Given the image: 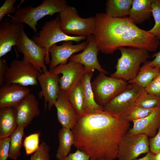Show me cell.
Returning <instances> with one entry per match:
<instances>
[{"label":"cell","mask_w":160,"mask_h":160,"mask_svg":"<svg viewBox=\"0 0 160 160\" xmlns=\"http://www.w3.org/2000/svg\"><path fill=\"white\" fill-rule=\"evenodd\" d=\"M129 127L127 120L104 111L78 116L71 129L73 145L90 160H114L120 141Z\"/></svg>","instance_id":"cell-1"},{"label":"cell","mask_w":160,"mask_h":160,"mask_svg":"<svg viewBox=\"0 0 160 160\" xmlns=\"http://www.w3.org/2000/svg\"><path fill=\"white\" fill-rule=\"evenodd\" d=\"M95 28L92 35L102 53L112 54L121 47L143 48L155 52L160 41L155 36L141 29L129 17L114 18L105 13L95 15Z\"/></svg>","instance_id":"cell-2"},{"label":"cell","mask_w":160,"mask_h":160,"mask_svg":"<svg viewBox=\"0 0 160 160\" xmlns=\"http://www.w3.org/2000/svg\"><path fill=\"white\" fill-rule=\"evenodd\" d=\"M69 6L65 0H44L36 7L30 6L21 7L13 15H7L17 23H25L28 25L37 36L36 26L39 20L48 15L52 16L55 13L60 14Z\"/></svg>","instance_id":"cell-3"},{"label":"cell","mask_w":160,"mask_h":160,"mask_svg":"<svg viewBox=\"0 0 160 160\" xmlns=\"http://www.w3.org/2000/svg\"><path fill=\"white\" fill-rule=\"evenodd\" d=\"M118 49L121 56L118 59L116 71L111 77L129 81L137 76L141 64L150 58L149 51L144 48L134 47H121Z\"/></svg>","instance_id":"cell-4"},{"label":"cell","mask_w":160,"mask_h":160,"mask_svg":"<svg viewBox=\"0 0 160 160\" xmlns=\"http://www.w3.org/2000/svg\"><path fill=\"white\" fill-rule=\"evenodd\" d=\"M87 38L83 36H70L64 33L61 28L59 16L54 19L46 22L39 32L38 36H33L32 39L39 46L46 49L47 54L45 58V63L49 65L51 59L49 49L51 46L62 41H71L78 43Z\"/></svg>","instance_id":"cell-5"},{"label":"cell","mask_w":160,"mask_h":160,"mask_svg":"<svg viewBox=\"0 0 160 160\" xmlns=\"http://www.w3.org/2000/svg\"><path fill=\"white\" fill-rule=\"evenodd\" d=\"M59 16L61 28L66 34L86 37L93 34L95 25V17L82 18L75 8L70 6L60 13Z\"/></svg>","instance_id":"cell-6"},{"label":"cell","mask_w":160,"mask_h":160,"mask_svg":"<svg viewBox=\"0 0 160 160\" xmlns=\"http://www.w3.org/2000/svg\"><path fill=\"white\" fill-rule=\"evenodd\" d=\"M128 86L126 81L101 73L91 82L95 100L102 106L125 90Z\"/></svg>","instance_id":"cell-7"},{"label":"cell","mask_w":160,"mask_h":160,"mask_svg":"<svg viewBox=\"0 0 160 160\" xmlns=\"http://www.w3.org/2000/svg\"><path fill=\"white\" fill-rule=\"evenodd\" d=\"M40 74L39 71L24 58L13 60L4 76V84H18L27 87L37 85Z\"/></svg>","instance_id":"cell-8"},{"label":"cell","mask_w":160,"mask_h":160,"mask_svg":"<svg viewBox=\"0 0 160 160\" xmlns=\"http://www.w3.org/2000/svg\"><path fill=\"white\" fill-rule=\"evenodd\" d=\"M144 89L134 84L128 85L125 90L103 106V111L125 119Z\"/></svg>","instance_id":"cell-9"},{"label":"cell","mask_w":160,"mask_h":160,"mask_svg":"<svg viewBox=\"0 0 160 160\" xmlns=\"http://www.w3.org/2000/svg\"><path fill=\"white\" fill-rule=\"evenodd\" d=\"M23 26L16 46L18 51L23 55V58L32 64L40 73L47 71L45 58L47 54L46 49L29 39L24 31Z\"/></svg>","instance_id":"cell-10"},{"label":"cell","mask_w":160,"mask_h":160,"mask_svg":"<svg viewBox=\"0 0 160 160\" xmlns=\"http://www.w3.org/2000/svg\"><path fill=\"white\" fill-rule=\"evenodd\" d=\"M148 137L143 134L133 135L128 132L119 143L117 158L119 160H133L149 151Z\"/></svg>","instance_id":"cell-11"},{"label":"cell","mask_w":160,"mask_h":160,"mask_svg":"<svg viewBox=\"0 0 160 160\" xmlns=\"http://www.w3.org/2000/svg\"><path fill=\"white\" fill-rule=\"evenodd\" d=\"M49 71L57 75L62 74L59 80L60 89L66 95L81 80L83 75L89 71L82 64L71 61L66 64L60 65Z\"/></svg>","instance_id":"cell-12"},{"label":"cell","mask_w":160,"mask_h":160,"mask_svg":"<svg viewBox=\"0 0 160 160\" xmlns=\"http://www.w3.org/2000/svg\"><path fill=\"white\" fill-rule=\"evenodd\" d=\"M59 76L48 71L40 73L37 80L41 90L38 96L40 99L44 98V109L47 108L50 110L54 105L60 92Z\"/></svg>","instance_id":"cell-13"},{"label":"cell","mask_w":160,"mask_h":160,"mask_svg":"<svg viewBox=\"0 0 160 160\" xmlns=\"http://www.w3.org/2000/svg\"><path fill=\"white\" fill-rule=\"evenodd\" d=\"M88 44L81 53L73 55L69 59L70 61L80 63L83 65L87 71L94 72L97 70L100 73L106 74L108 73L103 68L97 59L99 51L95 38L92 35L87 37Z\"/></svg>","instance_id":"cell-14"},{"label":"cell","mask_w":160,"mask_h":160,"mask_svg":"<svg viewBox=\"0 0 160 160\" xmlns=\"http://www.w3.org/2000/svg\"><path fill=\"white\" fill-rule=\"evenodd\" d=\"M73 41H64L61 45L55 44L49 47V52L51 54V58L49 70L53 69L60 65L67 63L68 59L74 54L84 50L88 44L87 39L85 41L76 45L73 44Z\"/></svg>","instance_id":"cell-15"},{"label":"cell","mask_w":160,"mask_h":160,"mask_svg":"<svg viewBox=\"0 0 160 160\" xmlns=\"http://www.w3.org/2000/svg\"><path fill=\"white\" fill-rule=\"evenodd\" d=\"M23 23H17L10 18H4L0 23V58L16 46Z\"/></svg>","instance_id":"cell-16"},{"label":"cell","mask_w":160,"mask_h":160,"mask_svg":"<svg viewBox=\"0 0 160 160\" xmlns=\"http://www.w3.org/2000/svg\"><path fill=\"white\" fill-rule=\"evenodd\" d=\"M30 92L31 89L27 87L4 84L0 88V108H16Z\"/></svg>","instance_id":"cell-17"},{"label":"cell","mask_w":160,"mask_h":160,"mask_svg":"<svg viewBox=\"0 0 160 160\" xmlns=\"http://www.w3.org/2000/svg\"><path fill=\"white\" fill-rule=\"evenodd\" d=\"M15 108L17 126L26 127L40 113L38 101L32 93L27 95Z\"/></svg>","instance_id":"cell-18"},{"label":"cell","mask_w":160,"mask_h":160,"mask_svg":"<svg viewBox=\"0 0 160 160\" xmlns=\"http://www.w3.org/2000/svg\"><path fill=\"white\" fill-rule=\"evenodd\" d=\"M132 128L128 132L133 135L145 134L148 137L154 136L160 127V105L155 107L147 116L132 122Z\"/></svg>","instance_id":"cell-19"},{"label":"cell","mask_w":160,"mask_h":160,"mask_svg":"<svg viewBox=\"0 0 160 160\" xmlns=\"http://www.w3.org/2000/svg\"><path fill=\"white\" fill-rule=\"evenodd\" d=\"M54 106L58 120L62 127L71 129L76 124L78 115L66 95L60 90Z\"/></svg>","instance_id":"cell-20"},{"label":"cell","mask_w":160,"mask_h":160,"mask_svg":"<svg viewBox=\"0 0 160 160\" xmlns=\"http://www.w3.org/2000/svg\"><path fill=\"white\" fill-rule=\"evenodd\" d=\"M93 72L89 71L86 72L81 79L84 97V114H89L103 111L104 107L96 102L91 86V79Z\"/></svg>","instance_id":"cell-21"},{"label":"cell","mask_w":160,"mask_h":160,"mask_svg":"<svg viewBox=\"0 0 160 160\" xmlns=\"http://www.w3.org/2000/svg\"><path fill=\"white\" fill-rule=\"evenodd\" d=\"M17 126L15 108H0V139L9 137Z\"/></svg>","instance_id":"cell-22"},{"label":"cell","mask_w":160,"mask_h":160,"mask_svg":"<svg viewBox=\"0 0 160 160\" xmlns=\"http://www.w3.org/2000/svg\"><path fill=\"white\" fill-rule=\"evenodd\" d=\"M153 0H133L128 17L136 24L149 19L152 14Z\"/></svg>","instance_id":"cell-23"},{"label":"cell","mask_w":160,"mask_h":160,"mask_svg":"<svg viewBox=\"0 0 160 160\" xmlns=\"http://www.w3.org/2000/svg\"><path fill=\"white\" fill-rule=\"evenodd\" d=\"M133 0H108L105 14L109 17L122 18L129 16Z\"/></svg>","instance_id":"cell-24"},{"label":"cell","mask_w":160,"mask_h":160,"mask_svg":"<svg viewBox=\"0 0 160 160\" xmlns=\"http://www.w3.org/2000/svg\"><path fill=\"white\" fill-rule=\"evenodd\" d=\"M58 137L59 144L56 154L57 160L66 157L70 153L74 142L73 135L70 129L62 127L59 130Z\"/></svg>","instance_id":"cell-25"},{"label":"cell","mask_w":160,"mask_h":160,"mask_svg":"<svg viewBox=\"0 0 160 160\" xmlns=\"http://www.w3.org/2000/svg\"><path fill=\"white\" fill-rule=\"evenodd\" d=\"M160 71V68L151 67L145 63L140 68L137 76L128 82L145 88L150 84Z\"/></svg>","instance_id":"cell-26"},{"label":"cell","mask_w":160,"mask_h":160,"mask_svg":"<svg viewBox=\"0 0 160 160\" xmlns=\"http://www.w3.org/2000/svg\"><path fill=\"white\" fill-rule=\"evenodd\" d=\"M66 96L78 116L84 114V97L81 80L71 89Z\"/></svg>","instance_id":"cell-27"},{"label":"cell","mask_w":160,"mask_h":160,"mask_svg":"<svg viewBox=\"0 0 160 160\" xmlns=\"http://www.w3.org/2000/svg\"><path fill=\"white\" fill-rule=\"evenodd\" d=\"M25 128L23 126H18L9 137L10 144L9 158L10 159L16 160L21 154L20 150Z\"/></svg>","instance_id":"cell-28"},{"label":"cell","mask_w":160,"mask_h":160,"mask_svg":"<svg viewBox=\"0 0 160 160\" xmlns=\"http://www.w3.org/2000/svg\"><path fill=\"white\" fill-rule=\"evenodd\" d=\"M160 105V97L147 92L144 90L137 99L136 105L141 108H154Z\"/></svg>","instance_id":"cell-29"},{"label":"cell","mask_w":160,"mask_h":160,"mask_svg":"<svg viewBox=\"0 0 160 160\" xmlns=\"http://www.w3.org/2000/svg\"><path fill=\"white\" fill-rule=\"evenodd\" d=\"M152 14L155 24L153 27L148 31L160 41V0H153Z\"/></svg>","instance_id":"cell-30"},{"label":"cell","mask_w":160,"mask_h":160,"mask_svg":"<svg viewBox=\"0 0 160 160\" xmlns=\"http://www.w3.org/2000/svg\"><path fill=\"white\" fill-rule=\"evenodd\" d=\"M40 133H34L26 136L24 139L23 145L27 155L35 153L39 148Z\"/></svg>","instance_id":"cell-31"},{"label":"cell","mask_w":160,"mask_h":160,"mask_svg":"<svg viewBox=\"0 0 160 160\" xmlns=\"http://www.w3.org/2000/svg\"><path fill=\"white\" fill-rule=\"evenodd\" d=\"M154 108L146 109L135 105L129 112L125 119L130 122L143 118L150 114Z\"/></svg>","instance_id":"cell-32"},{"label":"cell","mask_w":160,"mask_h":160,"mask_svg":"<svg viewBox=\"0 0 160 160\" xmlns=\"http://www.w3.org/2000/svg\"><path fill=\"white\" fill-rule=\"evenodd\" d=\"M49 151V145L42 142L39 149L31 156L29 160H50Z\"/></svg>","instance_id":"cell-33"},{"label":"cell","mask_w":160,"mask_h":160,"mask_svg":"<svg viewBox=\"0 0 160 160\" xmlns=\"http://www.w3.org/2000/svg\"><path fill=\"white\" fill-rule=\"evenodd\" d=\"M16 0H6L3 5L0 8V22L6 15L15 13L17 9L14 6Z\"/></svg>","instance_id":"cell-34"},{"label":"cell","mask_w":160,"mask_h":160,"mask_svg":"<svg viewBox=\"0 0 160 160\" xmlns=\"http://www.w3.org/2000/svg\"><path fill=\"white\" fill-rule=\"evenodd\" d=\"M145 90L148 93L160 97V71Z\"/></svg>","instance_id":"cell-35"},{"label":"cell","mask_w":160,"mask_h":160,"mask_svg":"<svg viewBox=\"0 0 160 160\" xmlns=\"http://www.w3.org/2000/svg\"><path fill=\"white\" fill-rule=\"evenodd\" d=\"M9 137L0 139V160H7L9 156Z\"/></svg>","instance_id":"cell-36"},{"label":"cell","mask_w":160,"mask_h":160,"mask_svg":"<svg viewBox=\"0 0 160 160\" xmlns=\"http://www.w3.org/2000/svg\"><path fill=\"white\" fill-rule=\"evenodd\" d=\"M158 130L156 135L149 141L150 151L155 154L160 152V127Z\"/></svg>","instance_id":"cell-37"},{"label":"cell","mask_w":160,"mask_h":160,"mask_svg":"<svg viewBox=\"0 0 160 160\" xmlns=\"http://www.w3.org/2000/svg\"><path fill=\"white\" fill-rule=\"evenodd\" d=\"M57 160H90V157L85 153L77 149L74 153H70L66 157Z\"/></svg>","instance_id":"cell-38"},{"label":"cell","mask_w":160,"mask_h":160,"mask_svg":"<svg viewBox=\"0 0 160 160\" xmlns=\"http://www.w3.org/2000/svg\"><path fill=\"white\" fill-rule=\"evenodd\" d=\"M9 67L6 61L3 58L0 59V86L4 84V76Z\"/></svg>","instance_id":"cell-39"},{"label":"cell","mask_w":160,"mask_h":160,"mask_svg":"<svg viewBox=\"0 0 160 160\" xmlns=\"http://www.w3.org/2000/svg\"><path fill=\"white\" fill-rule=\"evenodd\" d=\"M159 47L160 48V43ZM152 57H155L153 60L147 61L145 63L151 67L160 68V50L159 52L153 54Z\"/></svg>","instance_id":"cell-40"},{"label":"cell","mask_w":160,"mask_h":160,"mask_svg":"<svg viewBox=\"0 0 160 160\" xmlns=\"http://www.w3.org/2000/svg\"><path fill=\"white\" fill-rule=\"evenodd\" d=\"M155 154L150 151L143 157L138 159H135L133 160H154Z\"/></svg>","instance_id":"cell-41"},{"label":"cell","mask_w":160,"mask_h":160,"mask_svg":"<svg viewBox=\"0 0 160 160\" xmlns=\"http://www.w3.org/2000/svg\"><path fill=\"white\" fill-rule=\"evenodd\" d=\"M154 160H160V152H159L155 154Z\"/></svg>","instance_id":"cell-42"},{"label":"cell","mask_w":160,"mask_h":160,"mask_svg":"<svg viewBox=\"0 0 160 160\" xmlns=\"http://www.w3.org/2000/svg\"><path fill=\"white\" fill-rule=\"evenodd\" d=\"M105 160V159H102V160Z\"/></svg>","instance_id":"cell-43"},{"label":"cell","mask_w":160,"mask_h":160,"mask_svg":"<svg viewBox=\"0 0 160 160\" xmlns=\"http://www.w3.org/2000/svg\"></svg>","instance_id":"cell-44"}]
</instances>
